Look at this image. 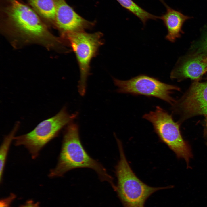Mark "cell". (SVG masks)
<instances>
[{
	"label": "cell",
	"mask_w": 207,
	"mask_h": 207,
	"mask_svg": "<svg viewBox=\"0 0 207 207\" xmlns=\"http://www.w3.org/2000/svg\"><path fill=\"white\" fill-rule=\"evenodd\" d=\"M78 115V112L69 114L66 106H64L56 114L41 122L29 133L15 136L14 145L23 146L32 158L35 159L43 147L57 136L64 126L72 122Z\"/></svg>",
	"instance_id": "cell-4"
},
{
	"label": "cell",
	"mask_w": 207,
	"mask_h": 207,
	"mask_svg": "<svg viewBox=\"0 0 207 207\" xmlns=\"http://www.w3.org/2000/svg\"><path fill=\"white\" fill-rule=\"evenodd\" d=\"M102 36L101 32L89 33L84 31L69 33L64 36L68 40L78 62L80 75L78 88L82 96L85 93L91 61L103 44Z\"/></svg>",
	"instance_id": "cell-6"
},
{
	"label": "cell",
	"mask_w": 207,
	"mask_h": 207,
	"mask_svg": "<svg viewBox=\"0 0 207 207\" xmlns=\"http://www.w3.org/2000/svg\"><path fill=\"white\" fill-rule=\"evenodd\" d=\"M197 54L207 55V34L196 45Z\"/></svg>",
	"instance_id": "cell-15"
},
{
	"label": "cell",
	"mask_w": 207,
	"mask_h": 207,
	"mask_svg": "<svg viewBox=\"0 0 207 207\" xmlns=\"http://www.w3.org/2000/svg\"><path fill=\"white\" fill-rule=\"evenodd\" d=\"M55 14L54 21L63 36L71 32L84 31L92 27L95 23L87 20L77 13L65 0H53Z\"/></svg>",
	"instance_id": "cell-9"
},
{
	"label": "cell",
	"mask_w": 207,
	"mask_h": 207,
	"mask_svg": "<svg viewBox=\"0 0 207 207\" xmlns=\"http://www.w3.org/2000/svg\"><path fill=\"white\" fill-rule=\"evenodd\" d=\"M143 118L152 123L160 141L173 151L177 157L184 159L189 167L192 157L191 150L182 137L179 124L174 121L172 115L157 106L154 111L145 114Z\"/></svg>",
	"instance_id": "cell-5"
},
{
	"label": "cell",
	"mask_w": 207,
	"mask_h": 207,
	"mask_svg": "<svg viewBox=\"0 0 207 207\" xmlns=\"http://www.w3.org/2000/svg\"><path fill=\"white\" fill-rule=\"evenodd\" d=\"M32 9L44 19L54 22L55 7L53 0H28Z\"/></svg>",
	"instance_id": "cell-12"
},
{
	"label": "cell",
	"mask_w": 207,
	"mask_h": 207,
	"mask_svg": "<svg viewBox=\"0 0 207 207\" xmlns=\"http://www.w3.org/2000/svg\"><path fill=\"white\" fill-rule=\"evenodd\" d=\"M116 141L120 159L115 168L117 183L114 191L124 207H144L146 201L154 193L173 187L172 186L152 187L142 181L131 168L126 157L121 141L118 139Z\"/></svg>",
	"instance_id": "cell-3"
},
{
	"label": "cell",
	"mask_w": 207,
	"mask_h": 207,
	"mask_svg": "<svg viewBox=\"0 0 207 207\" xmlns=\"http://www.w3.org/2000/svg\"><path fill=\"white\" fill-rule=\"evenodd\" d=\"M172 105L173 111L180 114L183 120L207 115V81H195L183 96Z\"/></svg>",
	"instance_id": "cell-8"
},
{
	"label": "cell",
	"mask_w": 207,
	"mask_h": 207,
	"mask_svg": "<svg viewBox=\"0 0 207 207\" xmlns=\"http://www.w3.org/2000/svg\"><path fill=\"white\" fill-rule=\"evenodd\" d=\"M166 13L160 17L166 27L167 34L166 39L171 42H174L181 36L183 32L182 28L183 25L187 20L191 17L185 15L181 12L174 9L165 4Z\"/></svg>",
	"instance_id": "cell-11"
},
{
	"label": "cell",
	"mask_w": 207,
	"mask_h": 207,
	"mask_svg": "<svg viewBox=\"0 0 207 207\" xmlns=\"http://www.w3.org/2000/svg\"><path fill=\"white\" fill-rule=\"evenodd\" d=\"M16 198L15 194L11 193L8 197L1 199L0 201V207H12V203Z\"/></svg>",
	"instance_id": "cell-16"
},
{
	"label": "cell",
	"mask_w": 207,
	"mask_h": 207,
	"mask_svg": "<svg viewBox=\"0 0 207 207\" xmlns=\"http://www.w3.org/2000/svg\"><path fill=\"white\" fill-rule=\"evenodd\" d=\"M160 0V1H161V2H162L163 3V2H164L163 1V0Z\"/></svg>",
	"instance_id": "cell-19"
},
{
	"label": "cell",
	"mask_w": 207,
	"mask_h": 207,
	"mask_svg": "<svg viewBox=\"0 0 207 207\" xmlns=\"http://www.w3.org/2000/svg\"><path fill=\"white\" fill-rule=\"evenodd\" d=\"M81 168L93 170L101 181L108 182L112 187L115 186L113 178L105 168L86 151L80 139L78 126L71 122L66 127L57 162L50 170L48 177H62L70 170Z\"/></svg>",
	"instance_id": "cell-2"
},
{
	"label": "cell",
	"mask_w": 207,
	"mask_h": 207,
	"mask_svg": "<svg viewBox=\"0 0 207 207\" xmlns=\"http://www.w3.org/2000/svg\"><path fill=\"white\" fill-rule=\"evenodd\" d=\"M206 117L205 119V125H206V130L207 133V115L205 116Z\"/></svg>",
	"instance_id": "cell-18"
},
{
	"label": "cell",
	"mask_w": 207,
	"mask_h": 207,
	"mask_svg": "<svg viewBox=\"0 0 207 207\" xmlns=\"http://www.w3.org/2000/svg\"><path fill=\"white\" fill-rule=\"evenodd\" d=\"M207 71V55L196 54L173 69L170 77L179 81L187 78L198 80Z\"/></svg>",
	"instance_id": "cell-10"
},
{
	"label": "cell",
	"mask_w": 207,
	"mask_h": 207,
	"mask_svg": "<svg viewBox=\"0 0 207 207\" xmlns=\"http://www.w3.org/2000/svg\"><path fill=\"white\" fill-rule=\"evenodd\" d=\"M20 207H40L39 202H34L32 200L27 201L24 204L21 205Z\"/></svg>",
	"instance_id": "cell-17"
},
{
	"label": "cell",
	"mask_w": 207,
	"mask_h": 207,
	"mask_svg": "<svg viewBox=\"0 0 207 207\" xmlns=\"http://www.w3.org/2000/svg\"><path fill=\"white\" fill-rule=\"evenodd\" d=\"M113 79L115 85L118 87V93L154 97L171 105L175 101L170 96L172 91L180 90L176 86L164 83L146 75H140L127 80L114 78Z\"/></svg>",
	"instance_id": "cell-7"
},
{
	"label": "cell",
	"mask_w": 207,
	"mask_h": 207,
	"mask_svg": "<svg viewBox=\"0 0 207 207\" xmlns=\"http://www.w3.org/2000/svg\"><path fill=\"white\" fill-rule=\"evenodd\" d=\"M16 123L11 132L4 136L0 148V181H2L3 173L9 151L12 142L14 140L16 134L19 127Z\"/></svg>",
	"instance_id": "cell-13"
},
{
	"label": "cell",
	"mask_w": 207,
	"mask_h": 207,
	"mask_svg": "<svg viewBox=\"0 0 207 207\" xmlns=\"http://www.w3.org/2000/svg\"></svg>",
	"instance_id": "cell-20"
},
{
	"label": "cell",
	"mask_w": 207,
	"mask_h": 207,
	"mask_svg": "<svg viewBox=\"0 0 207 207\" xmlns=\"http://www.w3.org/2000/svg\"><path fill=\"white\" fill-rule=\"evenodd\" d=\"M124 8L135 15L142 21L144 25L149 19L156 20L160 16L153 15L145 10L132 0H117Z\"/></svg>",
	"instance_id": "cell-14"
},
{
	"label": "cell",
	"mask_w": 207,
	"mask_h": 207,
	"mask_svg": "<svg viewBox=\"0 0 207 207\" xmlns=\"http://www.w3.org/2000/svg\"><path fill=\"white\" fill-rule=\"evenodd\" d=\"M1 12L4 23L27 42L55 47L60 41L51 34L38 14L21 0H4Z\"/></svg>",
	"instance_id": "cell-1"
}]
</instances>
